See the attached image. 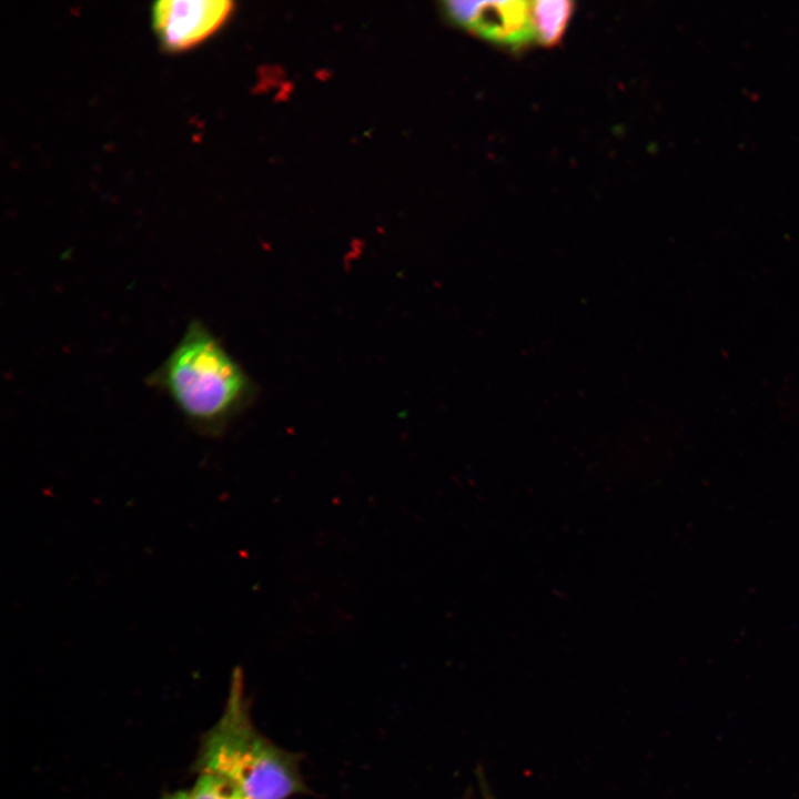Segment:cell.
<instances>
[{"instance_id":"6","label":"cell","mask_w":799,"mask_h":799,"mask_svg":"<svg viewBox=\"0 0 799 799\" xmlns=\"http://www.w3.org/2000/svg\"><path fill=\"white\" fill-rule=\"evenodd\" d=\"M190 799H245L229 781L210 773H200L193 788L189 791Z\"/></svg>"},{"instance_id":"5","label":"cell","mask_w":799,"mask_h":799,"mask_svg":"<svg viewBox=\"0 0 799 799\" xmlns=\"http://www.w3.org/2000/svg\"><path fill=\"white\" fill-rule=\"evenodd\" d=\"M575 3L567 0H538L532 2V19L536 39L553 47L563 38L573 16Z\"/></svg>"},{"instance_id":"2","label":"cell","mask_w":799,"mask_h":799,"mask_svg":"<svg viewBox=\"0 0 799 799\" xmlns=\"http://www.w3.org/2000/svg\"><path fill=\"white\" fill-rule=\"evenodd\" d=\"M195 763L200 773L225 779L245 799H287L304 790L297 757L254 726L241 669L232 675L223 712L204 735Z\"/></svg>"},{"instance_id":"1","label":"cell","mask_w":799,"mask_h":799,"mask_svg":"<svg viewBox=\"0 0 799 799\" xmlns=\"http://www.w3.org/2000/svg\"><path fill=\"white\" fill-rule=\"evenodd\" d=\"M145 382L165 393L192 428L210 436L222 433L251 393L240 365L198 318Z\"/></svg>"},{"instance_id":"4","label":"cell","mask_w":799,"mask_h":799,"mask_svg":"<svg viewBox=\"0 0 799 799\" xmlns=\"http://www.w3.org/2000/svg\"><path fill=\"white\" fill-rule=\"evenodd\" d=\"M231 10L226 0H162L152 8V24L166 49L181 51L215 32Z\"/></svg>"},{"instance_id":"3","label":"cell","mask_w":799,"mask_h":799,"mask_svg":"<svg viewBox=\"0 0 799 799\" xmlns=\"http://www.w3.org/2000/svg\"><path fill=\"white\" fill-rule=\"evenodd\" d=\"M443 9L454 24L498 45L520 50L536 39L529 1L452 0Z\"/></svg>"},{"instance_id":"7","label":"cell","mask_w":799,"mask_h":799,"mask_svg":"<svg viewBox=\"0 0 799 799\" xmlns=\"http://www.w3.org/2000/svg\"><path fill=\"white\" fill-rule=\"evenodd\" d=\"M161 799H190L189 791H174L165 795Z\"/></svg>"}]
</instances>
